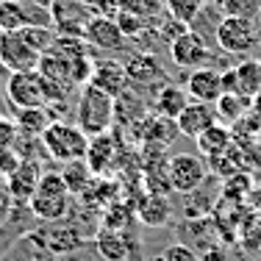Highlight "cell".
Here are the masks:
<instances>
[{"label":"cell","mask_w":261,"mask_h":261,"mask_svg":"<svg viewBox=\"0 0 261 261\" xmlns=\"http://www.w3.org/2000/svg\"><path fill=\"white\" fill-rule=\"evenodd\" d=\"M72 206H75V195L70 192V186L64 184L61 172H45L42 175L36 192L28 200V211L34 214V220L39 222H56L70 217Z\"/></svg>","instance_id":"6da1fadb"},{"label":"cell","mask_w":261,"mask_h":261,"mask_svg":"<svg viewBox=\"0 0 261 261\" xmlns=\"http://www.w3.org/2000/svg\"><path fill=\"white\" fill-rule=\"evenodd\" d=\"M75 125L86 136H100L114 130V97L100 92L97 86H81L75 100Z\"/></svg>","instance_id":"7a4b0ae2"},{"label":"cell","mask_w":261,"mask_h":261,"mask_svg":"<svg viewBox=\"0 0 261 261\" xmlns=\"http://www.w3.org/2000/svg\"><path fill=\"white\" fill-rule=\"evenodd\" d=\"M42 145L50 153L53 161L59 164H72V161H84L89 150V136L84 134L72 122H53L42 136Z\"/></svg>","instance_id":"3957f363"},{"label":"cell","mask_w":261,"mask_h":261,"mask_svg":"<svg viewBox=\"0 0 261 261\" xmlns=\"http://www.w3.org/2000/svg\"><path fill=\"white\" fill-rule=\"evenodd\" d=\"M125 72H128V86L136 95L145 97L147 103L170 84L167 70L153 53H130V59H125Z\"/></svg>","instance_id":"277c9868"},{"label":"cell","mask_w":261,"mask_h":261,"mask_svg":"<svg viewBox=\"0 0 261 261\" xmlns=\"http://www.w3.org/2000/svg\"><path fill=\"white\" fill-rule=\"evenodd\" d=\"M256 36H258V25L253 20L225 14L220 20V25H217L214 45L225 56H242V59H245V56H253Z\"/></svg>","instance_id":"5b68a950"},{"label":"cell","mask_w":261,"mask_h":261,"mask_svg":"<svg viewBox=\"0 0 261 261\" xmlns=\"http://www.w3.org/2000/svg\"><path fill=\"white\" fill-rule=\"evenodd\" d=\"M167 172H170L172 195H184V197L192 195V192H197L211 175L208 161L203 156H195V153H178V156H170V161H167Z\"/></svg>","instance_id":"8992f818"},{"label":"cell","mask_w":261,"mask_h":261,"mask_svg":"<svg viewBox=\"0 0 261 261\" xmlns=\"http://www.w3.org/2000/svg\"><path fill=\"white\" fill-rule=\"evenodd\" d=\"M6 97L20 109H47L50 106V97H47L45 81H42L39 70H28V72H9L6 78Z\"/></svg>","instance_id":"52a82bcc"},{"label":"cell","mask_w":261,"mask_h":261,"mask_svg":"<svg viewBox=\"0 0 261 261\" xmlns=\"http://www.w3.org/2000/svg\"><path fill=\"white\" fill-rule=\"evenodd\" d=\"M50 17L59 36H81L84 39V31L95 20V11L86 0H53Z\"/></svg>","instance_id":"ba28073f"},{"label":"cell","mask_w":261,"mask_h":261,"mask_svg":"<svg viewBox=\"0 0 261 261\" xmlns=\"http://www.w3.org/2000/svg\"><path fill=\"white\" fill-rule=\"evenodd\" d=\"M122 145L125 142L117 136V130H109V134L92 136L89 139V150H86V164H89L92 175L95 178H109L111 172L117 170L122 156Z\"/></svg>","instance_id":"9c48e42d"},{"label":"cell","mask_w":261,"mask_h":261,"mask_svg":"<svg viewBox=\"0 0 261 261\" xmlns=\"http://www.w3.org/2000/svg\"><path fill=\"white\" fill-rule=\"evenodd\" d=\"M167 56L172 59V64L181 67V70H203V67H211L214 61V53H211L208 42L203 36H197L195 31H186L184 36H178L170 45Z\"/></svg>","instance_id":"30bf717a"},{"label":"cell","mask_w":261,"mask_h":261,"mask_svg":"<svg viewBox=\"0 0 261 261\" xmlns=\"http://www.w3.org/2000/svg\"><path fill=\"white\" fill-rule=\"evenodd\" d=\"M39 59L42 56L22 39L20 31H17V34H3V31H0V64L9 72L36 70V67H39Z\"/></svg>","instance_id":"8fae6325"},{"label":"cell","mask_w":261,"mask_h":261,"mask_svg":"<svg viewBox=\"0 0 261 261\" xmlns=\"http://www.w3.org/2000/svg\"><path fill=\"white\" fill-rule=\"evenodd\" d=\"M184 89L192 100L214 106L222 97V72L217 67H203V70H192L184 81Z\"/></svg>","instance_id":"7c38bea8"},{"label":"cell","mask_w":261,"mask_h":261,"mask_svg":"<svg viewBox=\"0 0 261 261\" xmlns=\"http://www.w3.org/2000/svg\"><path fill=\"white\" fill-rule=\"evenodd\" d=\"M92 86H97L100 92L111 97H120L122 92H128V72H125V61H117V59H100L95 61L92 67Z\"/></svg>","instance_id":"4fadbf2b"},{"label":"cell","mask_w":261,"mask_h":261,"mask_svg":"<svg viewBox=\"0 0 261 261\" xmlns=\"http://www.w3.org/2000/svg\"><path fill=\"white\" fill-rule=\"evenodd\" d=\"M84 42L92 47H97V50L114 53V50H122V47H125L128 36L122 34V28L117 20H111V17H95L84 31Z\"/></svg>","instance_id":"5bb4252c"},{"label":"cell","mask_w":261,"mask_h":261,"mask_svg":"<svg viewBox=\"0 0 261 261\" xmlns=\"http://www.w3.org/2000/svg\"><path fill=\"white\" fill-rule=\"evenodd\" d=\"M42 175H45V172H39L36 161H22V164L9 175V181H6V195L11 197V203H14V206H28V200L36 192Z\"/></svg>","instance_id":"9a60e30c"},{"label":"cell","mask_w":261,"mask_h":261,"mask_svg":"<svg viewBox=\"0 0 261 261\" xmlns=\"http://www.w3.org/2000/svg\"><path fill=\"white\" fill-rule=\"evenodd\" d=\"M217 122H220V120H217V109H214V106L192 100L181 111V117L175 120V125H178V134L189 136V139H197L203 130H208L211 125H217Z\"/></svg>","instance_id":"2e32d148"},{"label":"cell","mask_w":261,"mask_h":261,"mask_svg":"<svg viewBox=\"0 0 261 261\" xmlns=\"http://www.w3.org/2000/svg\"><path fill=\"white\" fill-rule=\"evenodd\" d=\"M147 114H150V103L142 95H136L134 89H128L120 97H114V128H134Z\"/></svg>","instance_id":"e0dca14e"},{"label":"cell","mask_w":261,"mask_h":261,"mask_svg":"<svg viewBox=\"0 0 261 261\" xmlns=\"http://www.w3.org/2000/svg\"><path fill=\"white\" fill-rule=\"evenodd\" d=\"M136 217H139L142 225L147 228H164L170 225L172 220V203L170 197L164 195H142L139 200H136Z\"/></svg>","instance_id":"ac0fdd59"},{"label":"cell","mask_w":261,"mask_h":261,"mask_svg":"<svg viewBox=\"0 0 261 261\" xmlns=\"http://www.w3.org/2000/svg\"><path fill=\"white\" fill-rule=\"evenodd\" d=\"M189 103H192V97L186 95L184 86L167 84L164 89H161L159 95L150 100V111H153V114H159V117H164V120H172V122H175L178 117H181V111H184Z\"/></svg>","instance_id":"d6986e66"},{"label":"cell","mask_w":261,"mask_h":261,"mask_svg":"<svg viewBox=\"0 0 261 261\" xmlns=\"http://www.w3.org/2000/svg\"><path fill=\"white\" fill-rule=\"evenodd\" d=\"M214 109H217V120H220L222 125L233 128L236 122L245 120L253 111V100L245 95H239V92H222V97L214 103Z\"/></svg>","instance_id":"ffe728a7"},{"label":"cell","mask_w":261,"mask_h":261,"mask_svg":"<svg viewBox=\"0 0 261 261\" xmlns=\"http://www.w3.org/2000/svg\"><path fill=\"white\" fill-rule=\"evenodd\" d=\"M95 250L106 261H130V242L125 233L100 228L95 236Z\"/></svg>","instance_id":"44dd1931"},{"label":"cell","mask_w":261,"mask_h":261,"mask_svg":"<svg viewBox=\"0 0 261 261\" xmlns=\"http://www.w3.org/2000/svg\"><path fill=\"white\" fill-rule=\"evenodd\" d=\"M14 122H17L20 136H25V139H42L45 130L53 125V117H50V109H20Z\"/></svg>","instance_id":"7402d4cb"},{"label":"cell","mask_w":261,"mask_h":261,"mask_svg":"<svg viewBox=\"0 0 261 261\" xmlns=\"http://www.w3.org/2000/svg\"><path fill=\"white\" fill-rule=\"evenodd\" d=\"M233 75H236V92L245 97H256L261 95V61L258 59H242L239 64H233Z\"/></svg>","instance_id":"603a6c76"},{"label":"cell","mask_w":261,"mask_h":261,"mask_svg":"<svg viewBox=\"0 0 261 261\" xmlns=\"http://www.w3.org/2000/svg\"><path fill=\"white\" fill-rule=\"evenodd\" d=\"M197 150H200V156L203 159H211V156H217V153H222V150H228V147L233 145V130L228 128V125H222V122H217V125H211L208 130H203L200 136H197Z\"/></svg>","instance_id":"cb8c5ba5"},{"label":"cell","mask_w":261,"mask_h":261,"mask_svg":"<svg viewBox=\"0 0 261 261\" xmlns=\"http://www.w3.org/2000/svg\"><path fill=\"white\" fill-rule=\"evenodd\" d=\"M120 3V11H125V14H134L139 17V20L150 22L153 28H159L161 22L167 20V6L164 0H117Z\"/></svg>","instance_id":"d4e9b609"},{"label":"cell","mask_w":261,"mask_h":261,"mask_svg":"<svg viewBox=\"0 0 261 261\" xmlns=\"http://www.w3.org/2000/svg\"><path fill=\"white\" fill-rule=\"evenodd\" d=\"M6 261H56V256L47 247H42L31 233H25L11 245V250L6 253Z\"/></svg>","instance_id":"484cf974"},{"label":"cell","mask_w":261,"mask_h":261,"mask_svg":"<svg viewBox=\"0 0 261 261\" xmlns=\"http://www.w3.org/2000/svg\"><path fill=\"white\" fill-rule=\"evenodd\" d=\"M61 178H64V184L70 186V192L75 197L84 195V192L89 189V184L95 181V175H92V170H89V164H86V161H72V164H64Z\"/></svg>","instance_id":"4316f807"},{"label":"cell","mask_w":261,"mask_h":261,"mask_svg":"<svg viewBox=\"0 0 261 261\" xmlns=\"http://www.w3.org/2000/svg\"><path fill=\"white\" fill-rule=\"evenodd\" d=\"M164 6L172 20L184 22V25H192L195 17L200 14V9L206 6V0H164Z\"/></svg>","instance_id":"83f0119b"},{"label":"cell","mask_w":261,"mask_h":261,"mask_svg":"<svg viewBox=\"0 0 261 261\" xmlns=\"http://www.w3.org/2000/svg\"><path fill=\"white\" fill-rule=\"evenodd\" d=\"M25 28V17L17 0H0V31L3 34H17Z\"/></svg>","instance_id":"f1b7e54d"},{"label":"cell","mask_w":261,"mask_h":261,"mask_svg":"<svg viewBox=\"0 0 261 261\" xmlns=\"http://www.w3.org/2000/svg\"><path fill=\"white\" fill-rule=\"evenodd\" d=\"M161 261H203V256L197 250H192L184 242H172L164 253H161Z\"/></svg>","instance_id":"f546056e"},{"label":"cell","mask_w":261,"mask_h":261,"mask_svg":"<svg viewBox=\"0 0 261 261\" xmlns=\"http://www.w3.org/2000/svg\"><path fill=\"white\" fill-rule=\"evenodd\" d=\"M17 139H20L17 122L9 120V117H0V150H9V147H14Z\"/></svg>","instance_id":"4dcf8cb0"},{"label":"cell","mask_w":261,"mask_h":261,"mask_svg":"<svg viewBox=\"0 0 261 261\" xmlns=\"http://www.w3.org/2000/svg\"><path fill=\"white\" fill-rule=\"evenodd\" d=\"M56 261H97V250H95V242L92 245H84L78 250L67 253V256H59Z\"/></svg>","instance_id":"1f68e13d"},{"label":"cell","mask_w":261,"mask_h":261,"mask_svg":"<svg viewBox=\"0 0 261 261\" xmlns=\"http://www.w3.org/2000/svg\"><path fill=\"white\" fill-rule=\"evenodd\" d=\"M247 206L256 211V214H261V184H258V186H253L250 197H247Z\"/></svg>","instance_id":"d6a6232c"},{"label":"cell","mask_w":261,"mask_h":261,"mask_svg":"<svg viewBox=\"0 0 261 261\" xmlns=\"http://www.w3.org/2000/svg\"><path fill=\"white\" fill-rule=\"evenodd\" d=\"M253 59L261 61V25H258V36H256V47H253Z\"/></svg>","instance_id":"836d02e7"},{"label":"cell","mask_w":261,"mask_h":261,"mask_svg":"<svg viewBox=\"0 0 261 261\" xmlns=\"http://www.w3.org/2000/svg\"><path fill=\"white\" fill-rule=\"evenodd\" d=\"M253 114H256L258 120H261V95H256V97H253Z\"/></svg>","instance_id":"e575fe53"},{"label":"cell","mask_w":261,"mask_h":261,"mask_svg":"<svg viewBox=\"0 0 261 261\" xmlns=\"http://www.w3.org/2000/svg\"><path fill=\"white\" fill-rule=\"evenodd\" d=\"M208 3H214V6H220V9H222V11H225V6H228V3H231V0H208Z\"/></svg>","instance_id":"d590c367"},{"label":"cell","mask_w":261,"mask_h":261,"mask_svg":"<svg viewBox=\"0 0 261 261\" xmlns=\"http://www.w3.org/2000/svg\"><path fill=\"white\" fill-rule=\"evenodd\" d=\"M130 261H134V258H130Z\"/></svg>","instance_id":"8d00e7d4"}]
</instances>
